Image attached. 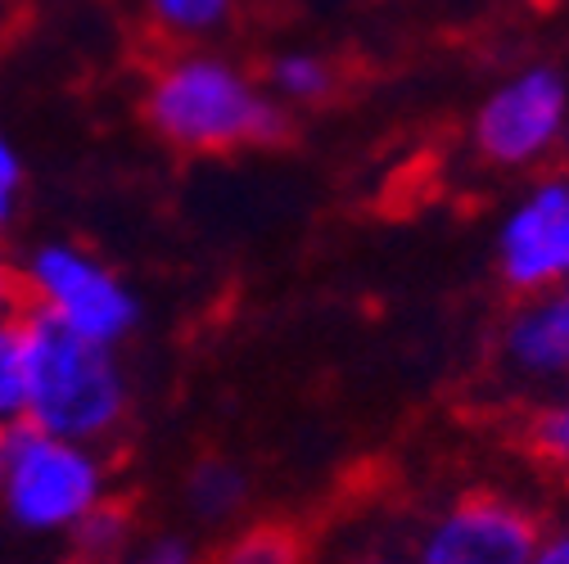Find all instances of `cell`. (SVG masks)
<instances>
[{
    "instance_id": "6da1fadb",
    "label": "cell",
    "mask_w": 569,
    "mask_h": 564,
    "mask_svg": "<svg viewBox=\"0 0 569 564\" xmlns=\"http://www.w3.org/2000/svg\"><path fill=\"white\" fill-rule=\"evenodd\" d=\"M140 118L181 154H236L290 135L284 104L218 50H168L140 91Z\"/></svg>"
},
{
    "instance_id": "7a4b0ae2",
    "label": "cell",
    "mask_w": 569,
    "mask_h": 564,
    "mask_svg": "<svg viewBox=\"0 0 569 564\" xmlns=\"http://www.w3.org/2000/svg\"><path fill=\"white\" fill-rule=\"evenodd\" d=\"M28 321V425L73 439L109 443L131 415V384L118 348L82 339L46 312L23 308Z\"/></svg>"
},
{
    "instance_id": "3957f363",
    "label": "cell",
    "mask_w": 569,
    "mask_h": 564,
    "mask_svg": "<svg viewBox=\"0 0 569 564\" xmlns=\"http://www.w3.org/2000/svg\"><path fill=\"white\" fill-rule=\"evenodd\" d=\"M104 497H113L109 461L91 443L46 434L28 420L10 425L0 506L14 528L37 537H68Z\"/></svg>"
},
{
    "instance_id": "277c9868",
    "label": "cell",
    "mask_w": 569,
    "mask_h": 564,
    "mask_svg": "<svg viewBox=\"0 0 569 564\" xmlns=\"http://www.w3.org/2000/svg\"><path fill=\"white\" fill-rule=\"evenodd\" d=\"M23 303L82 339L118 348L140 325V299L127 280L73 240H46L19 262Z\"/></svg>"
},
{
    "instance_id": "5b68a950",
    "label": "cell",
    "mask_w": 569,
    "mask_h": 564,
    "mask_svg": "<svg viewBox=\"0 0 569 564\" xmlns=\"http://www.w3.org/2000/svg\"><path fill=\"white\" fill-rule=\"evenodd\" d=\"M569 135V82L547 63H533L525 73L497 87L475 122L470 145L492 168H533Z\"/></svg>"
},
{
    "instance_id": "8992f818",
    "label": "cell",
    "mask_w": 569,
    "mask_h": 564,
    "mask_svg": "<svg viewBox=\"0 0 569 564\" xmlns=\"http://www.w3.org/2000/svg\"><path fill=\"white\" fill-rule=\"evenodd\" d=\"M542 542L538 515L507 492H466L420 528L411 564H529Z\"/></svg>"
},
{
    "instance_id": "52a82bcc",
    "label": "cell",
    "mask_w": 569,
    "mask_h": 564,
    "mask_svg": "<svg viewBox=\"0 0 569 564\" xmlns=\"http://www.w3.org/2000/svg\"><path fill=\"white\" fill-rule=\"evenodd\" d=\"M497 271L511 294L569 285V177L538 181L497 231Z\"/></svg>"
},
{
    "instance_id": "ba28073f",
    "label": "cell",
    "mask_w": 569,
    "mask_h": 564,
    "mask_svg": "<svg viewBox=\"0 0 569 564\" xmlns=\"http://www.w3.org/2000/svg\"><path fill=\"white\" fill-rule=\"evenodd\" d=\"M497 357L516 380H569V285L520 294L497 334Z\"/></svg>"
},
{
    "instance_id": "9c48e42d",
    "label": "cell",
    "mask_w": 569,
    "mask_h": 564,
    "mask_svg": "<svg viewBox=\"0 0 569 564\" xmlns=\"http://www.w3.org/2000/svg\"><path fill=\"white\" fill-rule=\"evenodd\" d=\"M249 502V474L227 456H203L186 474V506L203 524H227Z\"/></svg>"
},
{
    "instance_id": "30bf717a",
    "label": "cell",
    "mask_w": 569,
    "mask_h": 564,
    "mask_svg": "<svg viewBox=\"0 0 569 564\" xmlns=\"http://www.w3.org/2000/svg\"><path fill=\"white\" fill-rule=\"evenodd\" d=\"M236 19V0H146V23L163 46H203Z\"/></svg>"
},
{
    "instance_id": "8fae6325",
    "label": "cell",
    "mask_w": 569,
    "mask_h": 564,
    "mask_svg": "<svg viewBox=\"0 0 569 564\" xmlns=\"http://www.w3.org/2000/svg\"><path fill=\"white\" fill-rule=\"evenodd\" d=\"M68 542H73L82 564H118L136 546V515L122 497H104L73 533H68Z\"/></svg>"
},
{
    "instance_id": "7c38bea8",
    "label": "cell",
    "mask_w": 569,
    "mask_h": 564,
    "mask_svg": "<svg viewBox=\"0 0 569 564\" xmlns=\"http://www.w3.org/2000/svg\"><path fill=\"white\" fill-rule=\"evenodd\" d=\"M335 87H339L335 63L312 50H290L267 63V91L280 104H321L335 95Z\"/></svg>"
},
{
    "instance_id": "4fadbf2b",
    "label": "cell",
    "mask_w": 569,
    "mask_h": 564,
    "mask_svg": "<svg viewBox=\"0 0 569 564\" xmlns=\"http://www.w3.org/2000/svg\"><path fill=\"white\" fill-rule=\"evenodd\" d=\"M208 564H308V542L295 524H249L231 533Z\"/></svg>"
},
{
    "instance_id": "5bb4252c",
    "label": "cell",
    "mask_w": 569,
    "mask_h": 564,
    "mask_svg": "<svg viewBox=\"0 0 569 564\" xmlns=\"http://www.w3.org/2000/svg\"><path fill=\"white\" fill-rule=\"evenodd\" d=\"M28 420V321H0V425Z\"/></svg>"
},
{
    "instance_id": "9a60e30c",
    "label": "cell",
    "mask_w": 569,
    "mask_h": 564,
    "mask_svg": "<svg viewBox=\"0 0 569 564\" xmlns=\"http://www.w3.org/2000/svg\"><path fill=\"white\" fill-rule=\"evenodd\" d=\"M529 452L556 470H569V397L547 402L529 415Z\"/></svg>"
},
{
    "instance_id": "2e32d148",
    "label": "cell",
    "mask_w": 569,
    "mask_h": 564,
    "mask_svg": "<svg viewBox=\"0 0 569 564\" xmlns=\"http://www.w3.org/2000/svg\"><path fill=\"white\" fill-rule=\"evenodd\" d=\"M127 564H203V555L194 551L190 537H181V533H159V537H150V542L131 546Z\"/></svg>"
},
{
    "instance_id": "e0dca14e",
    "label": "cell",
    "mask_w": 569,
    "mask_h": 564,
    "mask_svg": "<svg viewBox=\"0 0 569 564\" xmlns=\"http://www.w3.org/2000/svg\"><path fill=\"white\" fill-rule=\"evenodd\" d=\"M19 190H23V159L10 145V135L0 131V231H6L19 213Z\"/></svg>"
},
{
    "instance_id": "ac0fdd59",
    "label": "cell",
    "mask_w": 569,
    "mask_h": 564,
    "mask_svg": "<svg viewBox=\"0 0 569 564\" xmlns=\"http://www.w3.org/2000/svg\"><path fill=\"white\" fill-rule=\"evenodd\" d=\"M28 303H23V280H19V262H10L0 253V321L6 316H19Z\"/></svg>"
},
{
    "instance_id": "d6986e66",
    "label": "cell",
    "mask_w": 569,
    "mask_h": 564,
    "mask_svg": "<svg viewBox=\"0 0 569 564\" xmlns=\"http://www.w3.org/2000/svg\"><path fill=\"white\" fill-rule=\"evenodd\" d=\"M529 564H569V528L542 533V542H538V551H533Z\"/></svg>"
},
{
    "instance_id": "ffe728a7",
    "label": "cell",
    "mask_w": 569,
    "mask_h": 564,
    "mask_svg": "<svg viewBox=\"0 0 569 564\" xmlns=\"http://www.w3.org/2000/svg\"><path fill=\"white\" fill-rule=\"evenodd\" d=\"M348 564H411V560H398V555H358V560H348Z\"/></svg>"
},
{
    "instance_id": "44dd1931",
    "label": "cell",
    "mask_w": 569,
    "mask_h": 564,
    "mask_svg": "<svg viewBox=\"0 0 569 564\" xmlns=\"http://www.w3.org/2000/svg\"><path fill=\"white\" fill-rule=\"evenodd\" d=\"M6 447H10V425H0V474H6Z\"/></svg>"
},
{
    "instance_id": "7402d4cb",
    "label": "cell",
    "mask_w": 569,
    "mask_h": 564,
    "mask_svg": "<svg viewBox=\"0 0 569 564\" xmlns=\"http://www.w3.org/2000/svg\"><path fill=\"white\" fill-rule=\"evenodd\" d=\"M565 397H569V380H565Z\"/></svg>"
},
{
    "instance_id": "603a6c76",
    "label": "cell",
    "mask_w": 569,
    "mask_h": 564,
    "mask_svg": "<svg viewBox=\"0 0 569 564\" xmlns=\"http://www.w3.org/2000/svg\"><path fill=\"white\" fill-rule=\"evenodd\" d=\"M565 140H569V135H565Z\"/></svg>"
}]
</instances>
